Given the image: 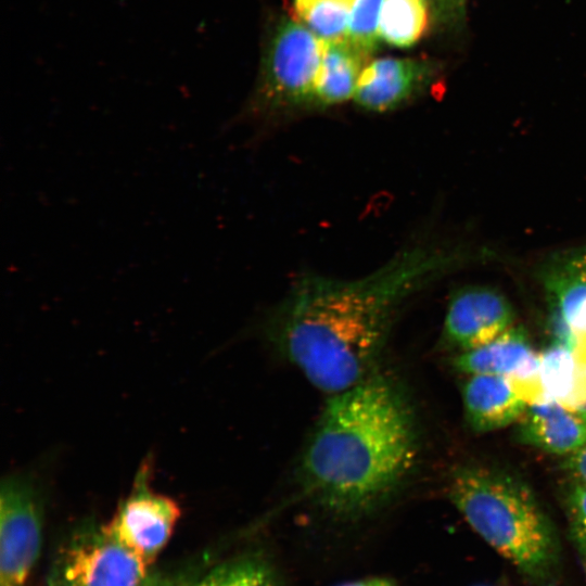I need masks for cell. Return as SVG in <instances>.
I'll return each mask as SVG.
<instances>
[{"instance_id":"10","label":"cell","mask_w":586,"mask_h":586,"mask_svg":"<svg viewBox=\"0 0 586 586\" xmlns=\"http://www.w3.org/2000/svg\"><path fill=\"white\" fill-rule=\"evenodd\" d=\"M431 72L425 62L413 59L372 61L364 67L353 100L369 112L392 111L425 87Z\"/></svg>"},{"instance_id":"12","label":"cell","mask_w":586,"mask_h":586,"mask_svg":"<svg viewBox=\"0 0 586 586\" xmlns=\"http://www.w3.org/2000/svg\"><path fill=\"white\" fill-rule=\"evenodd\" d=\"M466 420L476 433L517 423L530 403L510 378L471 374L462 386Z\"/></svg>"},{"instance_id":"17","label":"cell","mask_w":586,"mask_h":586,"mask_svg":"<svg viewBox=\"0 0 586 586\" xmlns=\"http://www.w3.org/2000/svg\"><path fill=\"white\" fill-rule=\"evenodd\" d=\"M354 0H294V17L323 41L346 37Z\"/></svg>"},{"instance_id":"21","label":"cell","mask_w":586,"mask_h":586,"mask_svg":"<svg viewBox=\"0 0 586 586\" xmlns=\"http://www.w3.org/2000/svg\"><path fill=\"white\" fill-rule=\"evenodd\" d=\"M432 17L444 24H456L464 17L466 0H424Z\"/></svg>"},{"instance_id":"2","label":"cell","mask_w":586,"mask_h":586,"mask_svg":"<svg viewBox=\"0 0 586 586\" xmlns=\"http://www.w3.org/2000/svg\"><path fill=\"white\" fill-rule=\"evenodd\" d=\"M419 457L415 409L391 374L374 371L329 398L305 445L297 482L315 506L343 519L388 502Z\"/></svg>"},{"instance_id":"9","label":"cell","mask_w":586,"mask_h":586,"mask_svg":"<svg viewBox=\"0 0 586 586\" xmlns=\"http://www.w3.org/2000/svg\"><path fill=\"white\" fill-rule=\"evenodd\" d=\"M538 277L562 341L586 348V246L557 253L542 265Z\"/></svg>"},{"instance_id":"4","label":"cell","mask_w":586,"mask_h":586,"mask_svg":"<svg viewBox=\"0 0 586 586\" xmlns=\"http://www.w3.org/2000/svg\"><path fill=\"white\" fill-rule=\"evenodd\" d=\"M324 41L295 17H282L264 53L252 107L278 113L314 107Z\"/></svg>"},{"instance_id":"7","label":"cell","mask_w":586,"mask_h":586,"mask_svg":"<svg viewBox=\"0 0 586 586\" xmlns=\"http://www.w3.org/2000/svg\"><path fill=\"white\" fill-rule=\"evenodd\" d=\"M150 480V462L144 461L129 494L105 523L109 533L148 565L165 548L181 515L175 499L155 492Z\"/></svg>"},{"instance_id":"1","label":"cell","mask_w":586,"mask_h":586,"mask_svg":"<svg viewBox=\"0 0 586 586\" xmlns=\"http://www.w3.org/2000/svg\"><path fill=\"white\" fill-rule=\"evenodd\" d=\"M458 260L457 252L422 243L361 278L305 275L268 320V336L317 390L340 393L378 370L400 307Z\"/></svg>"},{"instance_id":"25","label":"cell","mask_w":586,"mask_h":586,"mask_svg":"<svg viewBox=\"0 0 586 586\" xmlns=\"http://www.w3.org/2000/svg\"><path fill=\"white\" fill-rule=\"evenodd\" d=\"M586 423V403L575 410Z\"/></svg>"},{"instance_id":"16","label":"cell","mask_w":586,"mask_h":586,"mask_svg":"<svg viewBox=\"0 0 586 586\" xmlns=\"http://www.w3.org/2000/svg\"><path fill=\"white\" fill-rule=\"evenodd\" d=\"M581 359L565 342H557L539 354L538 378L545 399H555L564 406L576 387Z\"/></svg>"},{"instance_id":"5","label":"cell","mask_w":586,"mask_h":586,"mask_svg":"<svg viewBox=\"0 0 586 586\" xmlns=\"http://www.w3.org/2000/svg\"><path fill=\"white\" fill-rule=\"evenodd\" d=\"M149 566L115 539L105 524L87 520L60 546L47 586H138Z\"/></svg>"},{"instance_id":"8","label":"cell","mask_w":586,"mask_h":586,"mask_svg":"<svg viewBox=\"0 0 586 586\" xmlns=\"http://www.w3.org/2000/svg\"><path fill=\"white\" fill-rule=\"evenodd\" d=\"M513 326L514 311L504 294L488 286H466L450 296L442 341L460 353L491 342Z\"/></svg>"},{"instance_id":"6","label":"cell","mask_w":586,"mask_h":586,"mask_svg":"<svg viewBox=\"0 0 586 586\" xmlns=\"http://www.w3.org/2000/svg\"><path fill=\"white\" fill-rule=\"evenodd\" d=\"M43 495L34 474L10 473L0 487V586H27L40 556Z\"/></svg>"},{"instance_id":"13","label":"cell","mask_w":586,"mask_h":586,"mask_svg":"<svg viewBox=\"0 0 586 586\" xmlns=\"http://www.w3.org/2000/svg\"><path fill=\"white\" fill-rule=\"evenodd\" d=\"M518 423L519 440L545 453L570 456L586 442V423L555 399L530 404Z\"/></svg>"},{"instance_id":"20","label":"cell","mask_w":586,"mask_h":586,"mask_svg":"<svg viewBox=\"0 0 586 586\" xmlns=\"http://www.w3.org/2000/svg\"><path fill=\"white\" fill-rule=\"evenodd\" d=\"M564 504L571 539L586 574V485L573 482Z\"/></svg>"},{"instance_id":"3","label":"cell","mask_w":586,"mask_h":586,"mask_svg":"<svg viewBox=\"0 0 586 586\" xmlns=\"http://www.w3.org/2000/svg\"><path fill=\"white\" fill-rule=\"evenodd\" d=\"M447 495L472 530L533 586H557L561 547L533 489L521 479L482 464L453 470Z\"/></svg>"},{"instance_id":"11","label":"cell","mask_w":586,"mask_h":586,"mask_svg":"<svg viewBox=\"0 0 586 586\" xmlns=\"http://www.w3.org/2000/svg\"><path fill=\"white\" fill-rule=\"evenodd\" d=\"M453 366L468 375L492 374L517 381L539 380V354L533 348L525 330L515 324L480 347L457 353Z\"/></svg>"},{"instance_id":"19","label":"cell","mask_w":586,"mask_h":586,"mask_svg":"<svg viewBox=\"0 0 586 586\" xmlns=\"http://www.w3.org/2000/svg\"><path fill=\"white\" fill-rule=\"evenodd\" d=\"M385 0H354L346 38L368 53L374 51L379 37V23Z\"/></svg>"},{"instance_id":"15","label":"cell","mask_w":586,"mask_h":586,"mask_svg":"<svg viewBox=\"0 0 586 586\" xmlns=\"http://www.w3.org/2000/svg\"><path fill=\"white\" fill-rule=\"evenodd\" d=\"M431 13L424 0H385L379 23V37L384 42L407 48L424 34Z\"/></svg>"},{"instance_id":"18","label":"cell","mask_w":586,"mask_h":586,"mask_svg":"<svg viewBox=\"0 0 586 586\" xmlns=\"http://www.w3.org/2000/svg\"><path fill=\"white\" fill-rule=\"evenodd\" d=\"M272 583L267 563L258 557L241 556L202 573L194 586H272Z\"/></svg>"},{"instance_id":"22","label":"cell","mask_w":586,"mask_h":586,"mask_svg":"<svg viewBox=\"0 0 586 586\" xmlns=\"http://www.w3.org/2000/svg\"><path fill=\"white\" fill-rule=\"evenodd\" d=\"M202 573L193 571H175V572H154L146 577L138 586H194L196 579Z\"/></svg>"},{"instance_id":"24","label":"cell","mask_w":586,"mask_h":586,"mask_svg":"<svg viewBox=\"0 0 586 586\" xmlns=\"http://www.w3.org/2000/svg\"><path fill=\"white\" fill-rule=\"evenodd\" d=\"M340 586H395L390 579L383 577H371L361 581L342 584Z\"/></svg>"},{"instance_id":"14","label":"cell","mask_w":586,"mask_h":586,"mask_svg":"<svg viewBox=\"0 0 586 586\" xmlns=\"http://www.w3.org/2000/svg\"><path fill=\"white\" fill-rule=\"evenodd\" d=\"M368 58V53L346 37L324 41L315 81L314 107L331 106L353 99Z\"/></svg>"},{"instance_id":"23","label":"cell","mask_w":586,"mask_h":586,"mask_svg":"<svg viewBox=\"0 0 586 586\" xmlns=\"http://www.w3.org/2000/svg\"><path fill=\"white\" fill-rule=\"evenodd\" d=\"M565 469L575 483L586 485V442L576 451L566 457Z\"/></svg>"}]
</instances>
